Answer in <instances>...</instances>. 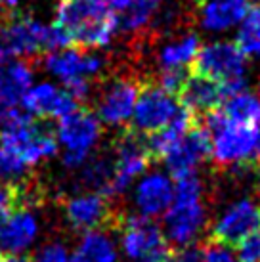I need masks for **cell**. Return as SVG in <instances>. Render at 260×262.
<instances>
[{
	"mask_svg": "<svg viewBox=\"0 0 260 262\" xmlns=\"http://www.w3.org/2000/svg\"><path fill=\"white\" fill-rule=\"evenodd\" d=\"M69 35L73 46L98 50L117 35V17L107 0H59L56 21Z\"/></svg>",
	"mask_w": 260,
	"mask_h": 262,
	"instance_id": "cell-1",
	"label": "cell"
},
{
	"mask_svg": "<svg viewBox=\"0 0 260 262\" xmlns=\"http://www.w3.org/2000/svg\"><path fill=\"white\" fill-rule=\"evenodd\" d=\"M207 226L203 184L195 174L178 178L174 199L163 214V233L172 247H188L199 239Z\"/></svg>",
	"mask_w": 260,
	"mask_h": 262,
	"instance_id": "cell-2",
	"label": "cell"
},
{
	"mask_svg": "<svg viewBox=\"0 0 260 262\" xmlns=\"http://www.w3.org/2000/svg\"><path fill=\"white\" fill-rule=\"evenodd\" d=\"M73 46L69 35L58 23L38 21L31 15H14L0 25V61Z\"/></svg>",
	"mask_w": 260,
	"mask_h": 262,
	"instance_id": "cell-3",
	"label": "cell"
},
{
	"mask_svg": "<svg viewBox=\"0 0 260 262\" xmlns=\"http://www.w3.org/2000/svg\"><path fill=\"white\" fill-rule=\"evenodd\" d=\"M203 126L209 134V157L218 167H243L253 157V126L230 121L220 107L203 115Z\"/></svg>",
	"mask_w": 260,
	"mask_h": 262,
	"instance_id": "cell-4",
	"label": "cell"
},
{
	"mask_svg": "<svg viewBox=\"0 0 260 262\" xmlns=\"http://www.w3.org/2000/svg\"><path fill=\"white\" fill-rule=\"evenodd\" d=\"M189 66L191 73L216 80L224 98L247 88V58L235 42L218 40L207 46H199Z\"/></svg>",
	"mask_w": 260,
	"mask_h": 262,
	"instance_id": "cell-5",
	"label": "cell"
},
{
	"mask_svg": "<svg viewBox=\"0 0 260 262\" xmlns=\"http://www.w3.org/2000/svg\"><path fill=\"white\" fill-rule=\"evenodd\" d=\"M54 136L63 149L61 163L69 170H79L86 163L101 140V123L90 110L77 107L58 119Z\"/></svg>",
	"mask_w": 260,
	"mask_h": 262,
	"instance_id": "cell-6",
	"label": "cell"
},
{
	"mask_svg": "<svg viewBox=\"0 0 260 262\" xmlns=\"http://www.w3.org/2000/svg\"><path fill=\"white\" fill-rule=\"evenodd\" d=\"M119 251L130 262H170L172 258V245L166 241L161 226L136 212L121 222Z\"/></svg>",
	"mask_w": 260,
	"mask_h": 262,
	"instance_id": "cell-7",
	"label": "cell"
},
{
	"mask_svg": "<svg viewBox=\"0 0 260 262\" xmlns=\"http://www.w3.org/2000/svg\"><path fill=\"white\" fill-rule=\"evenodd\" d=\"M0 146L17 155L27 167H36L58 155V140L54 132L42 128L33 117L0 130Z\"/></svg>",
	"mask_w": 260,
	"mask_h": 262,
	"instance_id": "cell-8",
	"label": "cell"
},
{
	"mask_svg": "<svg viewBox=\"0 0 260 262\" xmlns=\"http://www.w3.org/2000/svg\"><path fill=\"white\" fill-rule=\"evenodd\" d=\"M151 155L147 151L145 140L142 134L134 130L124 132L123 136H119L113 149V178L107 189L109 197H119L126 193L132 184L136 182L138 176L145 172V168L149 165Z\"/></svg>",
	"mask_w": 260,
	"mask_h": 262,
	"instance_id": "cell-9",
	"label": "cell"
},
{
	"mask_svg": "<svg viewBox=\"0 0 260 262\" xmlns=\"http://www.w3.org/2000/svg\"><path fill=\"white\" fill-rule=\"evenodd\" d=\"M180 102L176 94L165 90L157 82H145L140 84L134 111H132V130L138 134H151L163 128L178 111Z\"/></svg>",
	"mask_w": 260,
	"mask_h": 262,
	"instance_id": "cell-10",
	"label": "cell"
},
{
	"mask_svg": "<svg viewBox=\"0 0 260 262\" xmlns=\"http://www.w3.org/2000/svg\"><path fill=\"white\" fill-rule=\"evenodd\" d=\"M140 92V80L128 75L109 77L96 96V117L101 124L113 128L124 126L132 117Z\"/></svg>",
	"mask_w": 260,
	"mask_h": 262,
	"instance_id": "cell-11",
	"label": "cell"
},
{
	"mask_svg": "<svg viewBox=\"0 0 260 262\" xmlns=\"http://www.w3.org/2000/svg\"><path fill=\"white\" fill-rule=\"evenodd\" d=\"M44 69L61 82L73 79H96L105 69V58L94 52H86L79 46H65L46 52L42 58Z\"/></svg>",
	"mask_w": 260,
	"mask_h": 262,
	"instance_id": "cell-12",
	"label": "cell"
},
{
	"mask_svg": "<svg viewBox=\"0 0 260 262\" xmlns=\"http://www.w3.org/2000/svg\"><path fill=\"white\" fill-rule=\"evenodd\" d=\"M260 228V205L253 197H239L220 212L212 224V239L222 245H235Z\"/></svg>",
	"mask_w": 260,
	"mask_h": 262,
	"instance_id": "cell-13",
	"label": "cell"
},
{
	"mask_svg": "<svg viewBox=\"0 0 260 262\" xmlns=\"http://www.w3.org/2000/svg\"><path fill=\"white\" fill-rule=\"evenodd\" d=\"M209 159V134L201 123H193L188 132L161 157L166 172L172 178L195 174L197 168Z\"/></svg>",
	"mask_w": 260,
	"mask_h": 262,
	"instance_id": "cell-14",
	"label": "cell"
},
{
	"mask_svg": "<svg viewBox=\"0 0 260 262\" xmlns=\"http://www.w3.org/2000/svg\"><path fill=\"white\" fill-rule=\"evenodd\" d=\"M174 199L172 176L163 170H149L138 176L132 184V205L136 214L144 219H159Z\"/></svg>",
	"mask_w": 260,
	"mask_h": 262,
	"instance_id": "cell-15",
	"label": "cell"
},
{
	"mask_svg": "<svg viewBox=\"0 0 260 262\" xmlns=\"http://www.w3.org/2000/svg\"><path fill=\"white\" fill-rule=\"evenodd\" d=\"M40 237V220L31 207H17L0 226V251L8 255H25Z\"/></svg>",
	"mask_w": 260,
	"mask_h": 262,
	"instance_id": "cell-16",
	"label": "cell"
},
{
	"mask_svg": "<svg viewBox=\"0 0 260 262\" xmlns=\"http://www.w3.org/2000/svg\"><path fill=\"white\" fill-rule=\"evenodd\" d=\"M19 105L31 117L40 119H61L79 107V103L65 92V88L54 82H38L23 94Z\"/></svg>",
	"mask_w": 260,
	"mask_h": 262,
	"instance_id": "cell-17",
	"label": "cell"
},
{
	"mask_svg": "<svg viewBox=\"0 0 260 262\" xmlns=\"http://www.w3.org/2000/svg\"><path fill=\"white\" fill-rule=\"evenodd\" d=\"M65 220L73 230L88 232L109 220V201L98 191H80L65 201Z\"/></svg>",
	"mask_w": 260,
	"mask_h": 262,
	"instance_id": "cell-18",
	"label": "cell"
},
{
	"mask_svg": "<svg viewBox=\"0 0 260 262\" xmlns=\"http://www.w3.org/2000/svg\"><path fill=\"white\" fill-rule=\"evenodd\" d=\"M176 98H178L182 107H186L193 117L205 115L212 110H218L222 100H224L220 84L216 80L191 73V71L188 73Z\"/></svg>",
	"mask_w": 260,
	"mask_h": 262,
	"instance_id": "cell-19",
	"label": "cell"
},
{
	"mask_svg": "<svg viewBox=\"0 0 260 262\" xmlns=\"http://www.w3.org/2000/svg\"><path fill=\"white\" fill-rule=\"evenodd\" d=\"M33 67L19 58L0 61V105H19L33 84Z\"/></svg>",
	"mask_w": 260,
	"mask_h": 262,
	"instance_id": "cell-20",
	"label": "cell"
},
{
	"mask_svg": "<svg viewBox=\"0 0 260 262\" xmlns=\"http://www.w3.org/2000/svg\"><path fill=\"white\" fill-rule=\"evenodd\" d=\"M69 262H119V245L115 237L101 228L82 232Z\"/></svg>",
	"mask_w": 260,
	"mask_h": 262,
	"instance_id": "cell-21",
	"label": "cell"
},
{
	"mask_svg": "<svg viewBox=\"0 0 260 262\" xmlns=\"http://www.w3.org/2000/svg\"><path fill=\"white\" fill-rule=\"evenodd\" d=\"M201 46V38L191 29L174 33L157 52L159 69H186L193 61L195 54Z\"/></svg>",
	"mask_w": 260,
	"mask_h": 262,
	"instance_id": "cell-22",
	"label": "cell"
},
{
	"mask_svg": "<svg viewBox=\"0 0 260 262\" xmlns=\"http://www.w3.org/2000/svg\"><path fill=\"white\" fill-rule=\"evenodd\" d=\"M193 123H195V117L191 115L186 107H180V111H178L163 128L151 132V134H147L145 146H147L149 155L155 157V159H161V157L188 132V128Z\"/></svg>",
	"mask_w": 260,
	"mask_h": 262,
	"instance_id": "cell-23",
	"label": "cell"
},
{
	"mask_svg": "<svg viewBox=\"0 0 260 262\" xmlns=\"http://www.w3.org/2000/svg\"><path fill=\"white\" fill-rule=\"evenodd\" d=\"M220 105H222L220 111L233 123L254 126L260 121V94L249 90V88L226 96Z\"/></svg>",
	"mask_w": 260,
	"mask_h": 262,
	"instance_id": "cell-24",
	"label": "cell"
},
{
	"mask_svg": "<svg viewBox=\"0 0 260 262\" xmlns=\"http://www.w3.org/2000/svg\"><path fill=\"white\" fill-rule=\"evenodd\" d=\"M80 184L90 191H98L107 197V189L113 178V161L105 155H92L90 159L79 168Z\"/></svg>",
	"mask_w": 260,
	"mask_h": 262,
	"instance_id": "cell-25",
	"label": "cell"
},
{
	"mask_svg": "<svg viewBox=\"0 0 260 262\" xmlns=\"http://www.w3.org/2000/svg\"><path fill=\"white\" fill-rule=\"evenodd\" d=\"M237 48L245 58H260V10L249 6L243 19L237 23Z\"/></svg>",
	"mask_w": 260,
	"mask_h": 262,
	"instance_id": "cell-26",
	"label": "cell"
},
{
	"mask_svg": "<svg viewBox=\"0 0 260 262\" xmlns=\"http://www.w3.org/2000/svg\"><path fill=\"white\" fill-rule=\"evenodd\" d=\"M29 167L17 155L0 146V186H21L27 180Z\"/></svg>",
	"mask_w": 260,
	"mask_h": 262,
	"instance_id": "cell-27",
	"label": "cell"
},
{
	"mask_svg": "<svg viewBox=\"0 0 260 262\" xmlns=\"http://www.w3.org/2000/svg\"><path fill=\"white\" fill-rule=\"evenodd\" d=\"M69 249L63 241H46L35 251L31 262H69Z\"/></svg>",
	"mask_w": 260,
	"mask_h": 262,
	"instance_id": "cell-28",
	"label": "cell"
},
{
	"mask_svg": "<svg viewBox=\"0 0 260 262\" xmlns=\"http://www.w3.org/2000/svg\"><path fill=\"white\" fill-rule=\"evenodd\" d=\"M237 262H260V228L235 243Z\"/></svg>",
	"mask_w": 260,
	"mask_h": 262,
	"instance_id": "cell-29",
	"label": "cell"
},
{
	"mask_svg": "<svg viewBox=\"0 0 260 262\" xmlns=\"http://www.w3.org/2000/svg\"><path fill=\"white\" fill-rule=\"evenodd\" d=\"M201 262H237V256L228 245L212 241L207 247H203Z\"/></svg>",
	"mask_w": 260,
	"mask_h": 262,
	"instance_id": "cell-30",
	"label": "cell"
},
{
	"mask_svg": "<svg viewBox=\"0 0 260 262\" xmlns=\"http://www.w3.org/2000/svg\"><path fill=\"white\" fill-rule=\"evenodd\" d=\"M15 207V193L8 186H0V226L4 224L6 216Z\"/></svg>",
	"mask_w": 260,
	"mask_h": 262,
	"instance_id": "cell-31",
	"label": "cell"
},
{
	"mask_svg": "<svg viewBox=\"0 0 260 262\" xmlns=\"http://www.w3.org/2000/svg\"><path fill=\"white\" fill-rule=\"evenodd\" d=\"M203 249L197 245H188V247H180L178 253H172L170 262H201Z\"/></svg>",
	"mask_w": 260,
	"mask_h": 262,
	"instance_id": "cell-32",
	"label": "cell"
},
{
	"mask_svg": "<svg viewBox=\"0 0 260 262\" xmlns=\"http://www.w3.org/2000/svg\"><path fill=\"white\" fill-rule=\"evenodd\" d=\"M109 6H111V10L113 12H123V10H126L128 6H132V4H138V2H142V0H107Z\"/></svg>",
	"mask_w": 260,
	"mask_h": 262,
	"instance_id": "cell-33",
	"label": "cell"
},
{
	"mask_svg": "<svg viewBox=\"0 0 260 262\" xmlns=\"http://www.w3.org/2000/svg\"><path fill=\"white\" fill-rule=\"evenodd\" d=\"M254 132V144H253V157L256 159V163H260V121L256 123V128H253Z\"/></svg>",
	"mask_w": 260,
	"mask_h": 262,
	"instance_id": "cell-34",
	"label": "cell"
},
{
	"mask_svg": "<svg viewBox=\"0 0 260 262\" xmlns=\"http://www.w3.org/2000/svg\"><path fill=\"white\" fill-rule=\"evenodd\" d=\"M0 262H31V258H27L25 255H0Z\"/></svg>",
	"mask_w": 260,
	"mask_h": 262,
	"instance_id": "cell-35",
	"label": "cell"
},
{
	"mask_svg": "<svg viewBox=\"0 0 260 262\" xmlns=\"http://www.w3.org/2000/svg\"><path fill=\"white\" fill-rule=\"evenodd\" d=\"M4 2H6V6H14L17 0H4Z\"/></svg>",
	"mask_w": 260,
	"mask_h": 262,
	"instance_id": "cell-36",
	"label": "cell"
},
{
	"mask_svg": "<svg viewBox=\"0 0 260 262\" xmlns=\"http://www.w3.org/2000/svg\"><path fill=\"white\" fill-rule=\"evenodd\" d=\"M4 6H6V2H4V0H0V14L4 12Z\"/></svg>",
	"mask_w": 260,
	"mask_h": 262,
	"instance_id": "cell-37",
	"label": "cell"
},
{
	"mask_svg": "<svg viewBox=\"0 0 260 262\" xmlns=\"http://www.w3.org/2000/svg\"><path fill=\"white\" fill-rule=\"evenodd\" d=\"M254 6H256V8H258V10H260V0H258V2H256V4H254Z\"/></svg>",
	"mask_w": 260,
	"mask_h": 262,
	"instance_id": "cell-38",
	"label": "cell"
}]
</instances>
